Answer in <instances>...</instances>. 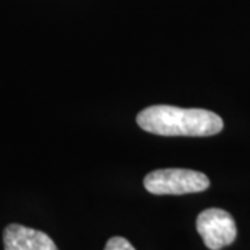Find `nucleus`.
<instances>
[{"instance_id": "20e7f679", "label": "nucleus", "mask_w": 250, "mask_h": 250, "mask_svg": "<svg viewBox=\"0 0 250 250\" xmlns=\"http://www.w3.org/2000/svg\"><path fill=\"white\" fill-rule=\"evenodd\" d=\"M3 245L4 250H59L49 235L20 224L4 228Z\"/></svg>"}, {"instance_id": "7ed1b4c3", "label": "nucleus", "mask_w": 250, "mask_h": 250, "mask_svg": "<svg viewBox=\"0 0 250 250\" xmlns=\"http://www.w3.org/2000/svg\"><path fill=\"white\" fill-rule=\"evenodd\" d=\"M196 229L210 250H221L236 239V224L228 211L207 208L197 215Z\"/></svg>"}, {"instance_id": "f257e3e1", "label": "nucleus", "mask_w": 250, "mask_h": 250, "mask_svg": "<svg viewBox=\"0 0 250 250\" xmlns=\"http://www.w3.org/2000/svg\"><path fill=\"white\" fill-rule=\"evenodd\" d=\"M138 125L161 136H211L221 132V117L203 108H181L157 104L142 110L136 116Z\"/></svg>"}, {"instance_id": "f03ea898", "label": "nucleus", "mask_w": 250, "mask_h": 250, "mask_svg": "<svg viewBox=\"0 0 250 250\" xmlns=\"http://www.w3.org/2000/svg\"><path fill=\"white\" fill-rule=\"evenodd\" d=\"M143 187L152 195H187L206 190L210 187V179L195 170L160 168L145 177Z\"/></svg>"}, {"instance_id": "39448f33", "label": "nucleus", "mask_w": 250, "mask_h": 250, "mask_svg": "<svg viewBox=\"0 0 250 250\" xmlns=\"http://www.w3.org/2000/svg\"><path fill=\"white\" fill-rule=\"evenodd\" d=\"M104 250H135V248L125 238L113 236L107 241Z\"/></svg>"}]
</instances>
